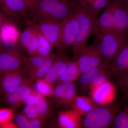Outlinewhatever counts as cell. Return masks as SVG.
I'll use <instances>...</instances> for the list:
<instances>
[{
    "instance_id": "6da1fadb",
    "label": "cell",
    "mask_w": 128,
    "mask_h": 128,
    "mask_svg": "<svg viewBox=\"0 0 128 128\" xmlns=\"http://www.w3.org/2000/svg\"><path fill=\"white\" fill-rule=\"evenodd\" d=\"M76 3L71 0H39L29 10L35 23L40 21L61 22L74 12Z\"/></svg>"
},
{
    "instance_id": "7a4b0ae2",
    "label": "cell",
    "mask_w": 128,
    "mask_h": 128,
    "mask_svg": "<svg viewBox=\"0 0 128 128\" xmlns=\"http://www.w3.org/2000/svg\"><path fill=\"white\" fill-rule=\"evenodd\" d=\"M94 32L102 55V62L111 64L120 51L128 43V34L98 27Z\"/></svg>"
},
{
    "instance_id": "3957f363",
    "label": "cell",
    "mask_w": 128,
    "mask_h": 128,
    "mask_svg": "<svg viewBox=\"0 0 128 128\" xmlns=\"http://www.w3.org/2000/svg\"><path fill=\"white\" fill-rule=\"evenodd\" d=\"M78 22V29L72 45L73 54L86 46L88 40L98 26V18L89 14L80 2L76 3L74 12Z\"/></svg>"
},
{
    "instance_id": "277c9868",
    "label": "cell",
    "mask_w": 128,
    "mask_h": 128,
    "mask_svg": "<svg viewBox=\"0 0 128 128\" xmlns=\"http://www.w3.org/2000/svg\"><path fill=\"white\" fill-rule=\"evenodd\" d=\"M116 105H99L94 108L83 119L81 127L104 128L113 125L114 118L120 110Z\"/></svg>"
},
{
    "instance_id": "5b68a950",
    "label": "cell",
    "mask_w": 128,
    "mask_h": 128,
    "mask_svg": "<svg viewBox=\"0 0 128 128\" xmlns=\"http://www.w3.org/2000/svg\"><path fill=\"white\" fill-rule=\"evenodd\" d=\"M74 55V60L76 62L82 73L98 66L103 61L97 41L90 45H86Z\"/></svg>"
},
{
    "instance_id": "8992f818",
    "label": "cell",
    "mask_w": 128,
    "mask_h": 128,
    "mask_svg": "<svg viewBox=\"0 0 128 128\" xmlns=\"http://www.w3.org/2000/svg\"><path fill=\"white\" fill-rule=\"evenodd\" d=\"M78 26L74 13L62 22L58 41L55 47L57 52H62L72 46L77 34Z\"/></svg>"
},
{
    "instance_id": "52a82bcc",
    "label": "cell",
    "mask_w": 128,
    "mask_h": 128,
    "mask_svg": "<svg viewBox=\"0 0 128 128\" xmlns=\"http://www.w3.org/2000/svg\"><path fill=\"white\" fill-rule=\"evenodd\" d=\"M27 73L22 68L7 72L0 76V96L14 91L22 84Z\"/></svg>"
},
{
    "instance_id": "ba28073f",
    "label": "cell",
    "mask_w": 128,
    "mask_h": 128,
    "mask_svg": "<svg viewBox=\"0 0 128 128\" xmlns=\"http://www.w3.org/2000/svg\"><path fill=\"white\" fill-rule=\"evenodd\" d=\"M26 58L18 50L0 49V76L7 72L22 68Z\"/></svg>"
},
{
    "instance_id": "9c48e42d",
    "label": "cell",
    "mask_w": 128,
    "mask_h": 128,
    "mask_svg": "<svg viewBox=\"0 0 128 128\" xmlns=\"http://www.w3.org/2000/svg\"><path fill=\"white\" fill-rule=\"evenodd\" d=\"M110 5L114 18L115 30L128 33V0H110Z\"/></svg>"
},
{
    "instance_id": "30bf717a",
    "label": "cell",
    "mask_w": 128,
    "mask_h": 128,
    "mask_svg": "<svg viewBox=\"0 0 128 128\" xmlns=\"http://www.w3.org/2000/svg\"><path fill=\"white\" fill-rule=\"evenodd\" d=\"M32 82L29 78H26L22 84L15 90L5 95L3 98L6 104L12 108L20 106L33 90L31 87Z\"/></svg>"
},
{
    "instance_id": "8fae6325",
    "label": "cell",
    "mask_w": 128,
    "mask_h": 128,
    "mask_svg": "<svg viewBox=\"0 0 128 128\" xmlns=\"http://www.w3.org/2000/svg\"><path fill=\"white\" fill-rule=\"evenodd\" d=\"M92 99L97 105L112 104L116 96V89L108 80L98 87L90 90Z\"/></svg>"
},
{
    "instance_id": "7c38bea8",
    "label": "cell",
    "mask_w": 128,
    "mask_h": 128,
    "mask_svg": "<svg viewBox=\"0 0 128 128\" xmlns=\"http://www.w3.org/2000/svg\"><path fill=\"white\" fill-rule=\"evenodd\" d=\"M62 22L40 21L32 22L31 25L55 47L59 38Z\"/></svg>"
},
{
    "instance_id": "4fadbf2b",
    "label": "cell",
    "mask_w": 128,
    "mask_h": 128,
    "mask_svg": "<svg viewBox=\"0 0 128 128\" xmlns=\"http://www.w3.org/2000/svg\"><path fill=\"white\" fill-rule=\"evenodd\" d=\"M76 92L73 82H61L54 89L53 96L59 105L70 106L76 96Z\"/></svg>"
},
{
    "instance_id": "5bb4252c",
    "label": "cell",
    "mask_w": 128,
    "mask_h": 128,
    "mask_svg": "<svg viewBox=\"0 0 128 128\" xmlns=\"http://www.w3.org/2000/svg\"><path fill=\"white\" fill-rule=\"evenodd\" d=\"M21 47L28 53L30 57L36 55L39 45L38 31L31 25L20 34L19 39Z\"/></svg>"
},
{
    "instance_id": "9a60e30c",
    "label": "cell",
    "mask_w": 128,
    "mask_h": 128,
    "mask_svg": "<svg viewBox=\"0 0 128 128\" xmlns=\"http://www.w3.org/2000/svg\"><path fill=\"white\" fill-rule=\"evenodd\" d=\"M63 52L58 53L52 65L46 76L43 78L52 84L61 77L70 60Z\"/></svg>"
},
{
    "instance_id": "2e32d148",
    "label": "cell",
    "mask_w": 128,
    "mask_h": 128,
    "mask_svg": "<svg viewBox=\"0 0 128 128\" xmlns=\"http://www.w3.org/2000/svg\"><path fill=\"white\" fill-rule=\"evenodd\" d=\"M0 8L6 14L18 20L25 16L28 12L24 0H0Z\"/></svg>"
},
{
    "instance_id": "e0dca14e",
    "label": "cell",
    "mask_w": 128,
    "mask_h": 128,
    "mask_svg": "<svg viewBox=\"0 0 128 128\" xmlns=\"http://www.w3.org/2000/svg\"><path fill=\"white\" fill-rule=\"evenodd\" d=\"M82 116L72 110L60 112L58 116V122L61 128H78L81 127Z\"/></svg>"
},
{
    "instance_id": "ac0fdd59",
    "label": "cell",
    "mask_w": 128,
    "mask_h": 128,
    "mask_svg": "<svg viewBox=\"0 0 128 128\" xmlns=\"http://www.w3.org/2000/svg\"><path fill=\"white\" fill-rule=\"evenodd\" d=\"M111 68V64L104 62L97 66L82 73L80 77L79 82L82 89H86L95 78Z\"/></svg>"
},
{
    "instance_id": "d6986e66",
    "label": "cell",
    "mask_w": 128,
    "mask_h": 128,
    "mask_svg": "<svg viewBox=\"0 0 128 128\" xmlns=\"http://www.w3.org/2000/svg\"><path fill=\"white\" fill-rule=\"evenodd\" d=\"M98 105L92 99L86 96H76L70 106L82 116H85Z\"/></svg>"
},
{
    "instance_id": "ffe728a7",
    "label": "cell",
    "mask_w": 128,
    "mask_h": 128,
    "mask_svg": "<svg viewBox=\"0 0 128 128\" xmlns=\"http://www.w3.org/2000/svg\"><path fill=\"white\" fill-rule=\"evenodd\" d=\"M57 55L52 53L46 56L44 61L41 64L27 73L28 78L32 81H36L43 78L52 65Z\"/></svg>"
},
{
    "instance_id": "44dd1931",
    "label": "cell",
    "mask_w": 128,
    "mask_h": 128,
    "mask_svg": "<svg viewBox=\"0 0 128 128\" xmlns=\"http://www.w3.org/2000/svg\"><path fill=\"white\" fill-rule=\"evenodd\" d=\"M111 69L112 73L128 70V43L120 51L111 63Z\"/></svg>"
},
{
    "instance_id": "7402d4cb",
    "label": "cell",
    "mask_w": 128,
    "mask_h": 128,
    "mask_svg": "<svg viewBox=\"0 0 128 128\" xmlns=\"http://www.w3.org/2000/svg\"><path fill=\"white\" fill-rule=\"evenodd\" d=\"M82 74L76 62L74 60H70L65 70L58 80L61 82H74Z\"/></svg>"
},
{
    "instance_id": "603a6c76",
    "label": "cell",
    "mask_w": 128,
    "mask_h": 128,
    "mask_svg": "<svg viewBox=\"0 0 128 128\" xmlns=\"http://www.w3.org/2000/svg\"><path fill=\"white\" fill-rule=\"evenodd\" d=\"M97 27L103 30H115L114 18L108 4L100 17L98 18Z\"/></svg>"
},
{
    "instance_id": "cb8c5ba5",
    "label": "cell",
    "mask_w": 128,
    "mask_h": 128,
    "mask_svg": "<svg viewBox=\"0 0 128 128\" xmlns=\"http://www.w3.org/2000/svg\"><path fill=\"white\" fill-rule=\"evenodd\" d=\"M110 0H90L85 5H82L86 11L94 17H97L98 14L106 6Z\"/></svg>"
},
{
    "instance_id": "d4e9b609",
    "label": "cell",
    "mask_w": 128,
    "mask_h": 128,
    "mask_svg": "<svg viewBox=\"0 0 128 128\" xmlns=\"http://www.w3.org/2000/svg\"><path fill=\"white\" fill-rule=\"evenodd\" d=\"M14 112L10 109L0 108V128H16L18 126L12 122Z\"/></svg>"
},
{
    "instance_id": "484cf974",
    "label": "cell",
    "mask_w": 128,
    "mask_h": 128,
    "mask_svg": "<svg viewBox=\"0 0 128 128\" xmlns=\"http://www.w3.org/2000/svg\"><path fill=\"white\" fill-rule=\"evenodd\" d=\"M37 31L38 34L39 45L35 56L46 57L51 54L53 48L54 47V46L42 36L38 30Z\"/></svg>"
},
{
    "instance_id": "4316f807",
    "label": "cell",
    "mask_w": 128,
    "mask_h": 128,
    "mask_svg": "<svg viewBox=\"0 0 128 128\" xmlns=\"http://www.w3.org/2000/svg\"><path fill=\"white\" fill-rule=\"evenodd\" d=\"M34 90L44 96H53L54 90L53 84L43 79L36 81L34 86Z\"/></svg>"
},
{
    "instance_id": "83f0119b",
    "label": "cell",
    "mask_w": 128,
    "mask_h": 128,
    "mask_svg": "<svg viewBox=\"0 0 128 128\" xmlns=\"http://www.w3.org/2000/svg\"><path fill=\"white\" fill-rule=\"evenodd\" d=\"M46 57L34 56L29 58L26 57L22 68L28 73L41 64L44 61Z\"/></svg>"
},
{
    "instance_id": "f1b7e54d",
    "label": "cell",
    "mask_w": 128,
    "mask_h": 128,
    "mask_svg": "<svg viewBox=\"0 0 128 128\" xmlns=\"http://www.w3.org/2000/svg\"><path fill=\"white\" fill-rule=\"evenodd\" d=\"M113 125L116 128H128V108L120 110L114 118Z\"/></svg>"
},
{
    "instance_id": "f546056e",
    "label": "cell",
    "mask_w": 128,
    "mask_h": 128,
    "mask_svg": "<svg viewBox=\"0 0 128 128\" xmlns=\"http://www.w3.org/2000/svg\"><path fill=\"white\" fill-rule=\"evenodd\" d=\"M113 74H114L112 72L110 68L105 72L98 75L89 85L90 90L94 89L102 84L108 80V78L112 76Z\"/></svg>"
},
{
    "instance_id": "4dcf8cb0",
    "label": "cell",
    "mask_w": 128,
    "mask_h": 128,
    "mask_svg": "<svg viewBox=\"0 0 128 128\" xmlns=\"http://www.w3.org/2000/svg\"><path fill=\"white\" fill-rule=\"evenodd\" d=\"M36 108L38 113L40 119H43L48 117L51 112L50 105L44 97L41 100Z\"/></svg>"
},
{
    "instance_id": "1f68e13d",
    "label": "cell",
    "mask_w": 128,
    "mask_h": 128,
    "mask_svg": "<svg viewBox=\"0 0 128 128\" xmlns=\"http://www.w3.org/2000/svg\"><path fill=\"white\" fill-rule=\"evenodd\" d=\"M44 98V96L33 90L26 98L24 103L26 106L36 107Z\"/></svg>"
},
{
    "instance_id": "d6a6232c",
    "label": "cell",
    "mask_w": 128,
    "mask_h": 128,
    "mask_svg": "<svg viewBox=\"0 0 128 128\" xmlns=\"http://www.w3.org/2000/svg\"><path fill=\"white\" fill-rule=\"evenodd\" d=\"M117 73H118V76L117 79L118 86L122 91H128V70Z\"/></svg>"
},
{
    "instance_id": "836d02e7",
    "label": "cell",
    "mask_w": 128,
    "mask_h": 128,
    "mask_svg": "<svg viewBox=\"0 0 128 128\" xmlns=\"http://www.w3.org/2000/svg\"><path fill=\"white\" fill-rule=\"evenodd\" d=\"M22 114L29 120L39 118L36 108L34 107L26 106L24 108Z\"/></svg>"
},
{
    "instance_id": "e575fe53",
    "label": "cell",
    "mask_w": 128,
    "mask_h": 128,
    "mask_svg": "<svg viewBox=\"0 0 128 128\" xmlns=\"http://www.w3.org/2000/svg\"><path fill=\"white\" fill-rule=\"evenodd\" d=\"M15 121L18 127L21 128H29V120L22 114L16 115Z\"/></svg>"
},
{
    "instance_id": "d590c367",
    "label": "cell",
    "mask_w": 128,
    "mask_h": 128,
    "mask_svg": "<svg viewBox=\"0 0 128 128\" xmlns=\"http://www.w3.org/2000/svg\"><path fill=\"white\" fill-rule=\"evenodd\" d=\"M14 23L3 14L0 8V31L5 25Z\"/></svg>"
},
{
    "instance_id": "8d00e7d4",
    "label": "cell",
    "mask_w": 128,
    "mask_h": 128,
    "mask_svg": "<svg viewBox=\"0 0 128 128\" xmlns=\"http://www.w3.org/2000/svg\"><path fill=\"white\" fill-rule=\"evenodd\" d=\"M43 124L42 119L29 120V128H41L42 127Z\"/></svg>"
},
{
    "instance_id": "74e56055",
    "label": "cell",
    "mask_w": 128,
    "mask_h": 128,
    "mask_svg": "<svg viewBox=\"0 0 128 128\" xmlns=\"http://www.w3.org/2000/svg\"><path fill=\"white\" fill-rule=\"evenodd\" d=\"M38 0H24L27 8L28 11L34 7Z\"/></svg>"
},
{
    "instance_id": "f35d334b",
    "label": "cell",
    "mask_w": 128,
    "mask_h": 128,
    "mask_svg": "<svg viewBox=\"0 0 128 128\" xmlns=\"http://www.w3.org/2000/svg\"><path fill=\"white\" fill-rule=\"evenodd\" d=\"M90 0H80L79 2L82 5H84L86 4Z\"/></svg>"
},
{
    "instance_id": "ab89813d",
    "label": "cell",
    "mask_w": 128,
    "mask_h": 128,
    "mask_svg": "<svg viewBox=\"0 0 128 128\" xmlns=\"http://www.w3.org/2000/svg\"><path fill=\"white\" fill-rule=\"evenodd\" d=\"M123 92H124L126 96V98L127 100V104L125 106L128 108V91H122Z\"/></svg>"
},
{
    "instance_id": "60d3db41",
    "label": "cell",
    "mask_w": 128,
    "mask_h": 128,
    "mask_svg": "<svg viewBox=\"0 0 128 128\" xmlns=\"http://www.w3.org/2000/svg\"><path fill=\"white\" fill-rule=\"evenodd\" d=\"M2 45H3V44H2V41L0 38V49L2 48Z\"/></svg>"
},
{
    "instance_id": "b9f144b4",
    "label": "cell",
    "mask_w": 128,
    "mask_h": 128,
    "mask_svg": "<svg viewBox=\"0 0 128 128\" xmlns=\"http://www.w3.org/2000/svg\"></svg>"
},
{
    "instance_id": "7bdbcfd3",
    "label": "cell",
    "mask_w": 128,
    "mask_h": 128,
    "mask_svg": "<svg viewBox=\"0 0 128 128\" xmlns=\"http://www.w3.org/2000/svg\"></svg>"
}]
</instances>
